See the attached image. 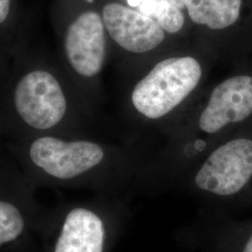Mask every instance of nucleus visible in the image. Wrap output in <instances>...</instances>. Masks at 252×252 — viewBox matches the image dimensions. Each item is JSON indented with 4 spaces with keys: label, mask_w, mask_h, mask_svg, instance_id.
Wrapping results in <instances>:
<instances>
[{
    "label": "nucleus",
    "mask_w": 252,
    "mask_h": 252,
    "mask_svg": "<svg viewBox=\"0 0 252 252\" xmlns=\"http://www.w3.org/2000/svg\"><path fill=\"white\" fill-rule=\"evenodd\" d=\"M81 96L58 59L27 43L0 54V126L5 140L88 137L77 116Z\"/></svg>",
    "instance_id": "obj_1"
},
{
    "label": "nucleus",
    "mask_w": 252,
    "mask_h": 252,
    "mask_svg": "<svg viewBox=\"0 0 252 252\" xmlns=\"http://www.w3.org/2000/svg\"><path fill=\"white\" fill-rule=\"evenodd\" d=\"M36 188L87 189L95 194L131 196L138 169L134 156L91 137L37 135L5 140Z\"/></svg>",
    "instance_id": "obj_2"
},
{
    "label": "nucleus",
    "mask_w": 252,
    "mask_h": 252,
    "mask_svg": "<svg viewBox=\"0 0 252 252\" xmlns=\"http://www.w3.org/2000/svg\"><path fill=\"white\" fill-rule=\"evenodd\" d=\"M131 196L95 194L48 207L41 252H110L132 218Z\"/></svg>",
    "instance_id": "obj_3"
},
{
    "label": "nucleus",
    "mask_w": 252,
    "mask_h": 252,
    "mask_svg": "<svg viewBox=\"0 0 252 252\" xmlns=\"http://www.w3.org/2000/svg\"><path fill=\"white\" fill-rule=\"evenodd\" d=\"M186 170L180 188L207 210L226 214L251 208L252 128L223 137Z\"/></svg>",
    "instance_id": "obj_4"
},
{
    "label": "nucleus",
    "mask_w": 252,
    "mask_h": 252,
    "mask_svg": "<svg viewBox=\"0 0 252 252\" xmlns=\"http://www.w3.org/2000/svg\"><path fill=\"white\" fill-rule=\"evenodd\" d=\"M51 20L58 44V60L81 97L98 81L107 59L108 34L101 12L73 8L71 0H55Z\"/></svg>",
    "instance_id": "obj_5"
},
{
    "label": "nucleus",
    "mask_w": 252,
    "mask_h": 252,
    "mask_svg": "<svg viewBox=\"0 0 252 252\" xmlns=\"http://www.w3.org/2000/svg\"><path fill=\"white\" fill-rule=\"evenodd\" d=\"M6 144L0 148V252H41L40 232L48 207L36 198Z\"/></svg>",
    "instance_id": "obj_6"
},
{
    "label": "nucleus",
    "mask_w": 252,
    "mask_h": 252,
    "mask_svg": "<svg viewBox=\"0 0 252 252\" xmlns=\"http://www.w3.org/2000/svg\"><path fill=\"white\" fill-rule=\"evenodd\" d=\"M252 117V74L229 77L212 90L197 122V133L175 148V162L185 169L225 137L232 128Z\"/></svg>",
    "instance_id": "obj_7"
},
{
    "label": "nucleus",
    "mask_w": 252,
    "mask_h": 252,
    "mask_svg": "<svg viewBox=\"0 0 252 252\" xmlns=\"http://www.w3.org/2000/svg\"><path fill=\"white\" fill-rule=\"evenodd\" d=\"M203 68L192 56H175L163 59L138 81L131 94L135 110L149 120H160L196 89Z\"/></svg>",
    "instance_id": "obj_8"
},
{
    "label": "nucleus",
    "mask_w": 252,
    "mask_h": 252,
    "mask_svg": "<svg viewBox=\"0 0 252 252\" xmlns=\"http://www.w3.org/2000/svg\"><path fill=\"white\" fill-rule=\"evenodd\" d=\"M176 239L183 247L203 252H252V218L235 220L206 210L195 222L181 229Z\"/></svg>",
    "instance_id": "obj_9"
},
{
    "label": "nucleus",
    "mask_w": 252,
    "mask_h": 252,
    "mask_svg": "<svg viewBox=\"0 0 252 252\" xmlns=\"http://www.w3.org/2000/svg\"><path fill=\"white\" fill-rule=\"evenodd\" d=\"M100 12L110 40L129 53L151 52L166 37L155 19L122 3L106 2Z\"/></svg>",
    "instance_id": "obj_10"
},
{
    "label": "nucleus",
    "mask_w": 252,
    "mask_h": 252,
    "mask_svg": "<svg viewBox=\"0 0 252 252\" xmlns=\"http://www.w3.org/2000/svg\"><path fill=\"white\" fill-rule=\"evenodd\" d=\"M190 20L215 31L234 27L241 16L243 0H184Z\"/></svg>",
    "instance_id": "obj_11"
},
{
    "label": "nucleus",
    "mask_w": 252,
    "mask_h": 252,
    "mask_svg": "<svg viewBox=\"0 0 252 252\" xmlns=\"http://www.w3.org/2000/svg\"><path fill=\"white\" fill-rule=\"evenodd\" d=\"M29 43L16 0H0V53L12 54Z\"/></svg>",
    "instance_id": "obj_12"
},
{
    "label": "nucleus",
    "mask_w": 252,
    "mask_h": 252,
    "mask_svg": "<svg viewBox=\"0 0 252 252\" xmlns=\"http://www.w3.org/2000/svg\"><path fill=\"white\" fill-rule=\"evenodd\" d=\"M165 33H179L184 27L185 15L183 9L165 0H157L153 15Z\"/></svg>",
    "instance_id": "obj_13"
},
{
    "label": "nucleus",
    "mask_w": 252,
    "mask_h": 252,
    "mask_svg": "<svg viewBox=\"0 0 252 252\" xmlns=\"http://www.w3.org/2000/svg\"><path fill=\"white\" fill-rule=\"evenodd\" d=\"M169 3H171L173 5L179 7L180 9H185V3H184V0H165Z\"/></svg>",
    "instance_id": "obj_14"
},
{
    "label": "nucleus",
    "mask_w": 252,
    "mask_h": 252,
    "mask_svg": "<svg viewBox=\"0 0 252 252\" xmlns=\"http://www.w3.org/2000/svg\"><path fill=\"white\" fill-rule=\"evenodd\" d=\"M4 143H5V136H4L3 130L1 128V126H0V148L4 145Z\"/></svg>",
    "instance_id": "obj_15"
}]
</instances>
